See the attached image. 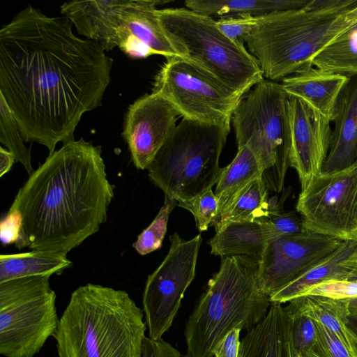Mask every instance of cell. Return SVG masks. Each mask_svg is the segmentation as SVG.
Masks as SVG:
<instances>
[{"instance_id":"6da1fadb","label":"cell","mask_w":357,"mask_h":357,"mask_svg":"<svg viewBox=\"0 0 357 357\" xmlns=\"http://www.w3.org/2000/svg\"><path fill=\"white\" fill-rule=\"evenodd\" d=\"M72 24L29 5L0 31V93L24 141L49 155L75 140L82 115L101 104L111 80L112 59Z\"/></svg>"},{"instance_id":"7a4b0ae2","label":"cell","mask_w":357,"mask_h":357,"mask_svg":"<svg viewBox=\"0 0 357 357\" xmlns=\"http://www.w3.org/2000/svg\"><path fill=\"white\" fill-rule=\"evenodd\" d=\"M114 188L101 146L81 138L49 155L10 209L19 212L30 249L67 255L106 222Z\"/></svg>"},{"instance_id":"3957f363","label":"cell","mask_w":357,"mask_h":357,"mask_svg":"<svg viewBox=\"0 0 357 357\" xmlns=\"http://www.w3.org/2000/svg\"><path fill=\"white\" fill-rule=\"evenodd\" d=\"M144 311L120 289L88 283L72 294L53 336L58 357H142Z\"/></svg>"},{"instance_id":"277c9868","label":"cell","mask_w":357,"mask_h":357,"mask_svg":"<svg viewBox=\"0 0 357 357\" xmlns=\"http://www.w3.org/2000/svg\"><path fill=\"white\" fill-rule=\"evenodd\" d=\"M356 5L357 0H309L301 8L258 17L241 40L264 79L282 81L312 66L314 54L354 25L346 15Z\"/></svg>"},{"instance_id":"5b68a950","label":"cell","mask_w":357,"mask_h":357,"mask_svg":"<svg viewBox=\"0 0 357 357\" xmlns=\"http://www.w3.org/2000/svg\"><path fill=\"white\" fill-rule=\"evenodd\" d=\"M259 261L245 255L221 257L218 271L186 321L184 357H213L230 331H250L264 319L271 302L259 288Z\"/></svg>"},{"instance_id":"8992f818","label":"cell","mask_w":357,"mask_h":357,"mask_svg":"<svg viewBox=\"0 0 357 357\" xmlns=\"http://www.w3.org/2000/svg\"><path fill=\"white\" fill-rule=\"evenodd\" d=\"M162 27L181 57L244 96L264 77L241 40L227 36L214 18L187 8L157 10Z\"/></svg>"},{"instance_id":"52a82bcc","label":"cell","mask_w":357,"mask_h":357,"mask_svg":"<svg viewBox=\"0 0 357 357\" xmlns=\"http://www.w3.org/2000/svg\"><path fill=\"white\" fill-rule=\"evenodd\" d=\"M231 127L182 119L148 167L151 181L176 200L212 188L219 180V160Z\"/></svg>"},{"instance_id":"ba28073f","label":"cell","mask_w":357,"mask_h":357,"mask_svg":"<svg viewBox=\"0 0 357 357\" xmlns=\"http://www.w3.org/2000/svg\"><path fill=\"white\" fill-rule=\"evenodd\" d=\"M231 123L238 149L251 151L268 190L280 192L290 167L289 95L282 84L266 79L257 84L241 98Z\"/></svg>"},{"instance_id":"9c48e42d","label":"cell","mask_w":357,"mask_h":357,"mask_svg":"<svg viewBox=\"0 0 357 357\" xmlns=\"http://www.w3.org/2000/svg\"><path fill=\"white\" fill-rule=\"evenodd\" d=\"M50 275L16 278L0 283V354L34 357L60 319Z\"/></svg>"},{"instance_id":"30bf717a","label":"cell","mask_w":357,"mask_h":357,"mask_svg":"<svg viewBox=\"0 0 357 357\" xmlns=\"http://www.w3.org/2000/svg\"><path fill=\"white\" fill-rule=\"evenodd\" d=\"M152 92L166 99L183 119L231 127L243 95L181 56L167 59Z\"/></svg>"},{"instance_id":"8fae6325","label":"cell","mask_w":357,"mask_h":357,"mask_svg":"<svg viewBox=\"0 0 357 357\" xmlns=\"http://www.w3.org/2000/svg\"><path fill=\"white\" fill-rule=\"evenodd\" d=\"M296 209L307 231L348 240L357 232V160L317 175L301 190Z\"/></svg>"},{"instance_id":"7c38bea8","label":"cell","mask_w":357,"mask_h":357,"mask_svg":"<svg viewBox=\"0 0 357 357\" xmlns=\"http://www.w3.org/2000/svg\"><path fill=\"white\" fill-rule=\"evenodd\" d=\"M169 250L146 280L142 294L149 337L162 339L172 326L187 288L194 280L201 235L185 241L177 233L169 236Z\"/></svg>"},{"instance_id":"4fadbf2b","label":"cell","mask_w":357,"mask_h":357,"mask_svg":"<svg viewBox=\"0 0 357 357\" xmlns=\"http://www.w3.org/2000/svg\"><path fill=\"white\" fill-rule=\"evenodd\" d=\"M344 241L311 231L273 240L259 261V288L270 298L328 259Z\"/></svg>"},{"instance_id":"5bb4252c","label":"cell","mask_w":357,"mask_h":357,"mask_svg":"<svg viewBox=\"0 0 357 357\" xmlns=\"http://www.w3.org/2000/svg\"><path fill=\"white\" fill-rule=\"evenodd\" d=\"M180 116L164 98L151 93L128 107L122 135L136 168L147 169L176 127Z\"/></svg>"},{"instance_id":"9a60e30c","label":"cell","mask_w":357,"mask_h":357,"mask_svg":"<svg viewBox=\"0 0 357 357\" xmlns=\"http://www.w3.org/2000/svg\"><path fill=\"white\" fill-rule=\"evenodd\" d=\"M289 163L302 190L321 172L331 143V121L301 99L289 96Z\"/></svg>"},{"instance_id":"2e32d148","label":"cell","mask_w":357,"mask_h":357,"mask_svg":"<svg viewBox=\"0 0 357 357\" xmlns=\"http://www.w3.org/2000/svg\"><path fill=\"white\" fill-rule=\"evenodd\" d=\"M162 1L126 0L121 10L119 47L132 58L181 56L166 36L155 6Z\"/></svg>"},{"instance_id":"e0dca14e","label":"cell","mask_w":357,"mask_h":357,"mask_svg":"<svg viewBox=\"0 0 357 357\" xmlns=\"http://www.w3.org/2000/svg\"><path fill=\"white\" fill-rule=\"evenodd\" d=\"M126 0H93L66 2L61 13L79 34L98 43L105 51L119 47L121 10Z\"/></svg>"},{"instance_id":"ac0fdd59","label":"cell","mask_w":357,"mask_h":357,"mask_svg":"<svg viewBox=\"0 0 357 357\" xmlns=\"http://www.w3.org/2000/svg\"><path fill=\"white\" fill-rule=\"evenodd\" d=\"M330 149L321 173L342 170L357 160V75L349 77L337 100Z\"/></svg>"},{"instance_id":"d6986e66","label":"cell","mask_w":357,"mask_h":357,"mask_svg":"<svg viewBox=\"0 0 357 357\" xmlns=\"http://www.w3.org/2000/svg\"><path fill=\"white\" fill-rule=\"evenodd\" d=\"M349 298L304 295L289 301L284 310L287 314L306 316L321 323L341 341L351 357H357V335L349 326Z\"/></svg>"},{"instance_id":"ffe728a7","label":"cell","mask_w":357,"mask_h":357,"mask_svg":"<svg viewBox=\"0 0 357 357\" xmlns=\"http://www.w3.org/2000/svg\"><path fill=\"white\" fill-rule=\"evenodd\" d=\"M349 77L313 66L282 80L289 96L298 98L332 121L339 94Z\"/></svg>"},{"instance_id":"44dd1931","label":"cell","mask_w":357,"mask_h":357,"mask_svg":"<svg viewBox=\"0 0 357 357\" xmlns=\"http://www.w3.org/2000/svg\"><path fill=\"white\" fill-rule=\"evenodd\" d=\"M275 240L271 227L264 220L225 224L208 244L211 254L227 257L245 255L260 261L268 244Z\"/></svg>"},{"instance_id":"7402d4cb","label":"cell","mask_w":357,"mask_h":357,"mask_svg":"<svg viewBox=\"0 0 357 357\" xmlns=\"http://www.w3.org/2000/svg\"><path fill=\"white\" fill-rule=\"evenodd\" d=\"M238 357H296L289 317L277 311L267 313L241 341Z\"/></svg>"},{"instance_id":"603a6c76","label":"cell","mask_w":357,"mask_h":357,"mask_svg":"<svg viewBox=\"0 0 357 357\" xmlns=\"http://www.w3.org/2000/svg\"><path fill=\"white\" fill-rule=\"evenodd\" d=\"M262 178V168L247 146L238 149L233 160L222 168L215 195L218 216L213 226L218 231L238 195L253 181Z\"/></svg>"},{"instance_id":"cb8c5ba5","label":"cell","mask_w":357,"mask_h":357,"mask_svg":"<svg viewBox=\"0 0 357 357\" xmlns=\"http://www.w3.org/2000/svg\"><path fill=\"white\" fill-rule=\"evenodd\" d=\"M355 250L354 243L345 240L328 259L271 296L270 302L282 304L303 296L319 284L330 280H347L351 271L350 257Z\"/></svg>"},{"instance_id":"d4e9b609","label":"cell","mask_w":357,"mask_h":357,"mask_svg":"<svg viewBox=\"0 0 357 357\" xmlns=\"http://www.w3.org/2000/svg\"><path fill=\"white\" fill-rule=\"evenodd\" d=\"M309 0H186L185 8L211 17L263 16L301 8Z\"/></svg>"},{"instance_id":"484cf974","label":"cell","mask_w":357,"mask_h":357,"mask_svg":"<svg viewBox=\"0 0 357 357\" xmlns=\"http://www.w3.org/2000/svg\"><path fill=\"white\" fill-rule=\"evenodd\" d=\"M72 266L67 255L47 251L1 255L0 283L29 276L61 275Z\"/></svg>"},{"instance_id":"4316f807","label":"cell","mask_w":357,"mask_h":357,"mask_svg":"<svg viewBox=\"0 0 357 357\" xmlns=\"http://www.w3.org/2000/svg\"><path fill=\"white\" fill-rule=\"evenodd\" d=\"M311 63L327 72L357 75V23L314 54Z\"/></svg>"},{"instance_id":"83f0119b","label":"cell","mask_w":357,"mask_h":357,"mask_svg":"<svg viewBox=\"0 0 357 357\" xmlns=\"http://www.w3.org/2000/svg\"><path fill=\"white\" fill-rule=\"evenodd\" d=\"M268 191L262 178L253 181L238 195L221 227L227 222L265 219L269 210Z\"/></svg>"},{"instance_id":"f1b7e54d","label":"cell","mask_w":357,"mask_h":357,"mask_svg":"<svg viewBox=\"0 0 357 357\" xmlns=\"http://www.w3.org/2000/svg\"><path fill=\"white\" fill-rule=\"evenodd\" d=\"M0 142L31 175L34 171L31 165V149L25 145L17 121L1 93H0Z\"/></svg>"},{"instance_id":"f546056e","label":"cell","mask_w":357,"mask_h":357,"mask_svg":"<svg viewBox=\"0 0 357 357\" xmlns=\"http://www.w3.org/2000/svg\"><path fill=\"white\" fill-rule=\"evenodd\" d=\"M177 203L176 200L165 196V202L159 213L132 244L138 254L146 255L161 248L169 215Z\"/></svg>"},{"instance_id":"4dcf8cb0","label":"cell","mask_w":357,"mask_h":357,"mask_svg":"<svg viewBox=\"0 0 357 357\" xmlns=\"http://www.w3.org/2000/svg\"><path fill=\"white\" fill-rule=\"evenodd\" d=\"M177 206L184 208L193 215L199 231L207 230L215 222L218 213V203L212 188L192 198L177 202Z\"/></svg>"},{"instance_id":"1f68e13d","label":"cell","mask_w":357,"mask_h":357,"mask_svg":"<svg viewBox=\"0 0 357 357\" xmlns=\"http://www.w3.org/2000/svg\"><path fill=\"white\" fill-rule=\"evenodd\" d=\"M289 192L284 195L278 204L269 201V210L267 217L264 219L271 227L275 239L282 236L297 234L307 231L303 225L301 217L294 211L284 212L282 206Z\"/></svg>"},{"instance_id":"d6a6232c","label":"cell","mask_w":357,"mask_h":357,"mask_svg":"<svg viewBox=\"0 0 357 357\" xmlns=\"http://www.w3.org/2000/svg\"><path fill=\"white\" fill-rule=\"evenodd\" d=\"M287 314L291 322V340L296 354L312 349L317 338L314 321L306 316Z\"/></svg>"},{"instance_id":"836d02e7","label":"cell","mask_w":357,"mask_h":357,"mask_svg":"<svg viewBox=\"0 0 357 357\" xmlns=\"http://www.w3.org/2000/svg\"><path fill=\"white\" fill-rule=\"evenodd\" d=\"M317 338L311 349L321 357H351L344 344L335 334L321 323L314 321Z\"/></svg>"},{"instance_id":"e575fe53","label":"cell","mask_w":357,"mask_h":357,"mask_svg":"<svg viewBox=\"0 0 357 357\" xmlns=\"http://www.w3.org/2000/svg\"><path fill=\"white\" fill-rule=\"evenodd\" d=\"M0 237L3 245L15 243L18 249L29 247L18 211L9 209L0 224Z\"/></svg>"},{"instance_id":"d590c367","label":"cell","mask_w":357,"mask_h":357,"mask_svg":"<svg viewBox=\"0 0 357 357\" xmlns=\"http://www.w3.org/2000/svg\"><path fill=\"white\" fill-rule=\"evenodd\" d=\"M257 17L254 16L222 17L216 20V23L227 36L235 40H241L257 24Z\"/></svg>"},{"instance_id":"8d00e7d4","label":"cell","mask_w":357,"mask_h":357,"mask_svg":"<svg viewBox=\"0 0 357 357\" xmlns=\"http://www.w3.org/2000/svg\"><path fill=\"white\" fill-rule=\"evenodd\" d=\"M142 357H181V354L162 339L154 340L146 337Z\"/></svg>"},{"instance_id":"74e56055","label":"cell","mask_w":357,"mask_h":357,"mask_svg":"<svg viewBox=\"0 0 357 357\" xmlns=\"http://www.w3.org/2000/svg\"><path fill=\"white\" fill-rule=\"evenodd\" d=\"M241 329L234 328L218 344L214 349L215 357H238L241 341L239 339Z\"/></svg>"},{"instance_id":"f35d334b","label":"cell","mask_w":357,"mask_h":357,"mask_svg":"<svg viewBox=\"0 0 357 357\" xmlns=\"http://www.w3.org/2000/svg\"><path fill=\"white\" fill-rule=\"evenodd\" d=\"M15 157L8 150L0 147V177L7 174L12 168Z\"/></svg>"},{"instance_id":"ab89813d","label":"cell","mask_w":357,"mask_h":357,"mask_svg":"<svg viewBox=\"0 0 357 357\" xmlns=\"http://www.w3.org/2000/svg\"><path fill=\"white\" fill-rule=\"evenodd\" d=\"M346 19L350 23H357V5L347 13Z\"/></svg>"},{"instance_id":"60d3db41","label":"cell","mask_w":357,"mask_h":357,"mask_svg":"<svg viewBox=\"0 0 357 357\" xmlns=\"http://www.w3.org/2000/svg\"><path fill=\"white\" fill-rule=\"evenodd\" d=\"M349 311L350 317L357 318V297L350 298Z\"/></svg>"},{"instance_id":"b9f144b4","label":"cell","mask_w":357,"mask_h":357,"mask_svg":"<svg viewBox=\"0 0 357 357\" xmlns=\"http://www.w3.org/2000/svg\"><path fill=\"white\" fill-rule=\"evenodd\" d=\"M350 261L351 265V271L347 280H357V262L351 259V256L350 257Z\"/></svg>"},{"instance_id":"7bdbcfd3","label":"cell","mask_w":357,"mask_h":357,"mask_svg":"<svg viewBox=\"0 0 357 357\" xmlns=\"http://www.w3.org/2000/svg\"><path fill=\"white\" fill-rule=\"evenodd\" d=\"M296 357H321L317 353L314 352L313 350L310 349L306 351H303L299 354H296Z\"/></svg>"},{"instance_id":"ee69618b","label":"cell","mask_w":357,"mask_h":357,"mask_svg":"<svg viewBox=\"0 0 357 357\" xmlns=\"http://www.w3.org/2000/svg\"><path fill=\"white\" fill-rule=\"evenodd\" d=\"M348 240L352 241L356 246L355 252L351 255V259L357 262V232L353 234Z\"/></svg>"},{"instance_id":"f6af8a7d","label":"cell","mask_w":357,"mask_h":357,"mask_svg":"<svg viewBox=\"0 0 357 357\" xmlns=\"http://www.w3.org/2000/svg\"><path fill=\"white\" fill-rule=\"evenodd\" d=\"M350 318H352V317H350ZM351 321L355 322L356 324H354L352 325L351 324H349V326L353 330V331L356 333V335H357V318H352Z\"/></svg>"}]
</instances>
